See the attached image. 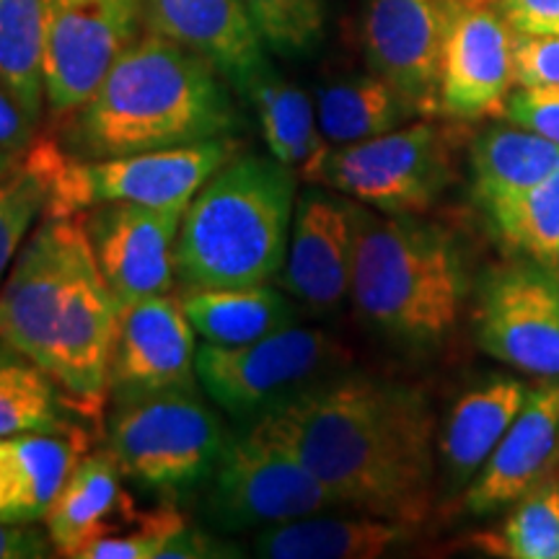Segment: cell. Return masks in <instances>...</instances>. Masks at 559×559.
I'll use <instances>...</instances> for the list:
<instances>
[{
    "instance_id": "cb8c5ba5",
    "label": "cell",
    "mask_w": 559,
    "mask_h": 559,
    "mask_svg": "<svg viewBox=\"0 0 559 559\" xmlns=\"http://www.w3.org/2000/svg\"><path fill=\"white\" fill-rule=\"evenodd\" d=\"M181 309L210 345L239 347L300 324L304 309L272 283L181 290Z\"/></svg>"
},
{
    "instance_id": "ba28073f",
    "label": "cell",
    "mask_w": 559,
    "mask_h": 559,
    "mask_svg": "<svg viewBox=\"0 0 559 559\" xmlns=\"http://www.w3.org/2000/svg\"><path fill=\"white\" fill-rule=\"evenodd\" d=\"M337 510V502L288 443L260 419L230 432L205 485L202 515L215 531H264Z\"/></svg>"
},
{
    "instance_id": "9c48e42d",
    "label": "cell",
    "mask_w": 559,
    "mask_h": 559,
    "mask_svg": "<svg viewBox=\"0 0 559 559\" xmlns=\"http://www.w3.org/2000/svg\"><path fill=\"white\" fill-rule=\"evenodd\" d=\"M353 353L319 326L293 324L239 347L202 342L198 347L200 386L223 412L251 419L283 407L300 391L349 370Z\"/></svg>"
},
{
    "instance_id": "ab89813d",
    "label": "cell",
    "mask_w": 559,
    "mask_h": 559,
    "mask_svg": "<svg viewBox=\"0 0 559 559\" xmlns=\"http://www.w3.org/2000/svg\"><path fill=\"white\" fill-rule=\"evenodd\" d=\"M37 128L21 104L9 94V88L0 83V148L24 153L37 138Z\"/></svg>"
},
{
    "instance_id": "7402d4cb",
    "label": "cell",
    "mask_w": 559,
    "mask_h": 559,
    "mask_svg": "<svg viewBox=\"0 0 559 559\" xmlns=\"http://www.w3.org/2000/svg\"><path fill=\"white\" fill-rule=\"evenodd\" d=\"M526 394L528 389L513 376H492L459 396L438 432V461L445 489L456 492L469 487L519 417Z\"/></svg>"
},
{
    "instance_id": "ffe728a7",
    "label": "cell",
    "mask_w": 559,
    "mask_h": 559,
    "mask_svg": "<svg viewBox=\"0 0 559 559\" xmlns=\"http://www.w3.org/2000/svg\"><path fill=\"white\" fill-rule=\"evenodd\" d=\"M124 474L109 449L83 453L45 515V531L58 557L81 559L91 544L122 534L138 515Z\"/></svg>"
},
{
    "instance_id": "4fadbf2b",
    "label": "cell",
    "mask_w": 559,
    "mask_h": 559,
    "mask_svg": "<svg viewBox=\"0 0 559 559\" xmlns=\"http://www.w3.org/2000/svg\"><path fill=\"white\" fill-rule=\"evenodd\" d=\"M515 86V29L498 0H459L443 41L438 117L479 122L502 115Z\"/></svg>"
},
{
    "instance_id": "6da1fadb",
    "label": "cell",
    "mask_w": 559,
    "mask_h": 559,
    "mask_svg": "<svg viewBox=\"0 0 559 559\" xmlns=\"http://www.w3.org/2000/svg\"><path fill=\"white\" fill-rule=\"evenodd\" d=\"M257 419L298 453L337 508L428 523L438 423L423 389L345 370Z\"/></svg>"
},
{
    "instance_id": "30bf717a",
    "label": "cell",
    "mask_w": 559,
    "mask_h": 559,
    "mask_svg": "<svg viewBox=\"0 0 559 559\" xmlns=\"http://www.w3.org/2000/svg\"><path fill=\"white\" fill-rule=\"evenodd\" d=\"M453 179V138L430 120L332 145L313 185L386 215H428Z\"/></svg>"
},
{
    "instance_id": "277c9868",
    "label": "cell",
    "mask_w": 559,
    "mask_h": 559,
    "mask_svg": "<svg viewBox=\"0 0 559 559\" xmlns=\"http://www.w3.org/2000/svg\"><path fill=\"white\" fill-rule=\"evenodd\" d=\"M472 277L459 236L423 215H386L355 202L349 300L391 345L430 353L459 326Z\"/></svg>"
},
{
    "instance_id": "f1b7e54d",
    "label": "cell",
    "mask_w": 559,
    "mask_h": 559,
    "mask_svg": "<svg viewBox=\"0 0 559 559\" xmlns=\"http://www.w3.org/2000/svg\"><path fill=\"white\" fill-rule=\"evenodd\" d=\"M0 83L39 124L47 111L41 0H0Z\"/></svg>"
},
{
    "instance_id": "e0dca14e",
    "label": "cell",
    "mask_w": 559,
    "mask_h": 559,
    "mask_svg": "<svg viewBox=\"0 0 559 559\" xmlns=\"http://www.w3.org/2000/svg\"><path fill=\"white\" fill-rule=\"evenodd\" d=\"M456 5L459 0H362L368 66L394 83L419 117H438L440 55Z\"/></svg>"
},
{
    "instance_id": "7c38bea8",
    "label": "cell",
    "mask_w": 559,
    "mask_h": 559,
    "mask_svg": "<svg viewBox=\"0 0 559 559\" xmlns=\"http://www.w3.org/2000/svg\"><path fill=\"white\" fill-rule=\"evenodd\" d=\"M41 19L47 111L62 122L140 37L145 0H41Z\"/></svg>"
},
{
    "instance_id": "4316f807",
    "label": "cell",
    "mask_w": 559,
    "mask_h": 559,
    "mask_svg": "<svg viewBox=\"0 0 559 559\" xmlns=\"http://www.w3.org/2000/svg\"><path fill=\"white\" fill-rule=\"evenodd\" d=\"M557 169L559 145L513 122L487 128L472 143L474 200L481 210L539 185Z\"/></svg>"
},
{
    "instance_id": "44dd1931",
    "label": "cell",
    "mask_w": 559,
    "mask_h": 559,
    "mask_svg": "<svg viewBox=\"0 0 559 559\" xmlns=\"http://www.w3.org/2000/svg\"><path fill=\"white\" fill-rule=\"evenodd\" d=\"M423 536L417 523L379 515H309L257 531L251 549L264 559H376L400 555Z\"/></svg>"
},
{
    "instance_id": "8fae6325",
    "label": "cell",
    "mask_w": 559,
    "mask_h": 559,
    "mask_svg": "<svg viewBox=\"0 0 559 559\" xmlns=\"http://www.w3.org/2000/svg\"><path fill=\"white\" fill-rule=\"evenodd\" d=\"M472 321L489 358L559 379V272L523 257L489 267L474 290Z\"/></svg>"
},
{
    "instance_id": "9a60e30c",
    "label": "cell",
    "mask_w": 559,
    "mask_h": 559,
    "mask_svg": "<svg viewBox=\"0 0 559 559\" xmlns=\"http://www.w3.org/2000/svg\"><path fill=\"white\" fill-rule=\"evenodd\" d=\"M185 210L107 202L81 213L91 249L120 309L174 290Z\"/></svg>"
},
{
    "instance_id": "f546056e",
    "label": "cell",
    "mask_w": 559,
    "mask_h": 559,
    "mask_svg": "<svg viewBox=\"0 0 559 559\" xmlns=\"http://www.w3.org/2000/svg\"><path fill=\"white\" fill-rule=\"evenodd\" d=\"M485 215L510 254L559 272V169L528 190L492 202Z\"/></svg>"
},
{
    "instance_id": "f35d334b",
    "label": "cell",
    "mask_w": 559,
    "mask_h": 559,
    "mask_svg": "<svg viewBox=\"0 0 559 559\" xmlns=\"http://www.w3.org/2000/svg\"><path fill=\"white\" fill-rule=\"evenodd\" d=\"M241 551L236 544L215 539L205 528L187 526L179 531L164 549L160 559H218V557H239Z\"/></svg>"
},
{
    "instance_id": "2e32d148",
    "label": "cell",
    "mask_w": 559,
    "mask_h": 559,
    "mask_svg": "<svg viewBox=\"0 0 559 559\" xmlns=\"http://www.w3.org/2000/svg\"><path fill=\"white\" fill-rule=\"evenodd\" d=\"M355 264V200L324 185L298 192L290 241L277 283L311 317L349 300Z\"/></svg>"
},
{
    "instance_id": "e575fe53",
    "label": "cell",
    "mask_w": 559,
    "mask_h": 559,
    "mask_svg": "<svg viewBox=\"0 0 559 559\" xmlns=\"http://www.w3.org/2000/svg\"><path fill=\"white\" fill-rule=\"evenodd\" d=\"M515 86L559 88V37L515 34Z\"/></svg>"
},
{
    "instance_id": "52a82bcc",
    "label": "cell",
    "mask_w": 559,
    "mask_h": 559,
    "mask_svg": "<svg viewBox=\"0 0 559 559\" xmlns=\"http://www.w3.org/2000/svg\"><path fill=\"white\" fill-rule=\"evenodd\" d=\"M228 436L200 391H169L117 404L107 423V449L124 479L164 500L205 487Z\"/></svg>"
},
{
    "instance_id": "d6a6232c",
    "label": "cell",
    "mask_w": 559,
    "mask_h": 559,
    "mask_svg": "<svg viewBox=\"0 0 559 559\" xmlns=\"http://www.w3.org/2000/svg\"><path fill=\"white\" fill-rule=\"evenodd\" d=\"M47 198H50V187H47L45 169L26 148L19 169L0 177V285L24 241L29 239L34 223L45 215Z\"/></svg>"
},
{
    "instance_id": "4dcf8cb0",
    "label": "cell",
    "mask_w": 559,
    "mask_h": 559,
    "mask_svg": "<svg viewBox=\"0 0 559 559\" xmlns=\"http://www.w3.org/2000/svg\"><path fill=\"white\" fill-rule=\"evenodd\" d=\"M469 544L487 557L559 559V477L515 500L498 528L479 531Z\"/></svg>"
},
{
    "instance_id": "60d3db41",
    "label": "cell",
    "mask_w": 559,
    "mask_h": 559,
    "mask_svg": "<svg viewBox=\"0 0 559 559\" xmlns=\"http://www.w3.org/2000/svg\"><path fill=\"white\" fill-rule=\"evenodd\" d=\"M21 160H24V153L0 148V177H5V174H11L13 169H19Z\"/></svg>"
},
{
    "instance_id": "7a4b0ae2",
    "label": "cell",
    "mask_w": 559,
    "mask_h": 559,
    "mask_svg": "<svg viewBox=\"0 0 559 559\" xmlns=\"http://www.w3.org/2000/svg\"><path fill=\"white\" fill-rule=\"evenodd\" d=\"M120 304L111 296L83 215H41L0 285V342L52 376L99 417Z\"/></svg>"
},
{
    "instance_id": "3957f363",
    "label": "cell",
    "mask_w": 559,
    "mask_h": 559,
    "mask_svg": "<svg viewBox=\"0 0 559 559\" xmlns=\"http://www.w3.org/2000/svg\"><path fill=\"white\" fill-rule=\"evenodd\" d=\"M243 128L230 83L218 70L177 41L145 32L55 138L70 158L102 160L239 138Z\"/></svg>"
},
{
    "instance_id": "5b68a950",
    "label": "cell",
    "mask_w": 559,
    "mask_h": 559,
    "mask_svg": "<svg viewBox=\"0 0 559 559\" xmlns=\"http://www.w3.org/2000/svg\"><path fill=\"white\" fill-rule=\"evenodd\" d=\"M298 174L262 153H236L185 210L181 290L275 283L290 241Z\"/></svg>"
},
{
    "instance_id": "d4e9b609",
    "label": "cell",
    "mask_w": 559,
    "mask_h": 559,
    "mask_svg": "<svg viewBox=\"0 0 559 559\" xmlns=\"http://www.w3.org/2000/svg\"><path fill=\"white\" fill-rule=\"evenodd\" d=\"M243 96L260 120L270 156L296 171L306 185H313L321 160L332 148L319 128L313 96L296 83L280 79L272 66L249 83Z\"/></svg>"
},
{
    "instance_id": "ac0fdd59",
    "label": "cell",
    "mask_w": 559,
    "mask_h": 559,
    "mask_svg": "<svg viewBox=\"0 0 559 559\" xmlns=\"http://www.w3.org/2000/svg\"><path fill=\"white\" fill-rule=\"evenodd\" d=\"M559 477V383L528 389L526 402L461 498L474 519L500 513Z\"/></svg>"
},
{
    "instance_id": "836d02e7",
    "label": "cell",
    "mask_w": 559,
    "mask_h": 559,
    "mask_svg": "<svg viewBox=\"0 0 559 559\" xmlns=\"http://www.w3.org/2000/svg\"><path fill=\"white\" fill-rule=\"evenodd\" d=\"M187 526L190 521L177 502L166 500L164 506L138 510V515L122 534L94 542L81 559H160L169 542Z\"/></svg>"
},
{
    "instance_id": "83f0119b",
    "label": "cell",
    "mask_w": 559,
    "mask_h": 559,
    "mask_svg": "<svg viewBox=\"0 0 559 559\" xmlns=\"http://www.w3.org/2000/svg\"><path fill=\"white\" fill-rule=\"evenodd\" d=\"M88 417L52 376L16 349L0 353V438L19 432H83Z\"/></svg>"
},
{
    "instance_id": "603a6c76",
    "label": "cell",
    "mask_w": 559,
    "mask_h": 559,
    "mask_svg": "<svg viewBox=\"0 0 559 559\" xmlns=\"http://www.w3.org/2000/svg\"><path fill=\"white\" fill-rule=\"evenodd\" d=\"M86 432H19L0 438V521L39 523L86 453Z\"/></svg>"
},
{
    "instance_id": "8d00e7d4",
    "label": "cell",
    "mask_w": 559,
    "mask_h": 559,
    "mask_svg": "<svg viewBox=\"0 0 559 559\" xmlns=\"http://www.w3.org/2000/svg\"><path fill=\"white\" fill-rule=\"evenodd\" d=\"M515 34L559 37V0H498Z\"/></svg>"
},
{
    "instance_id": "484cf974",
    "label": "cell",
    "mask_w": 559,
    "mask_h": 559,
    "mask_svg": "<svg viewBox=\"0 0 559 559\" xmlns=\"http://www.w3.org/2000/svg\"><path fill=\"white\" fill-rule=\"evenodd\" d=\"M313 104L319 128L330 145H349L386 135L419 117L407 96L373 70L321 83L313 91Z\"/></svg>"
},
{
    "instance_id": "5bb4252c",
    "label": "cell",
    "mask_w": 559,
    "mask_h": 559,
    "mask_svg": "<svg viewBox=\"0 0 559 559\" xmlns=\"http://www.w3.org/2000/svg\"><path fill=\"white\" fill-rule=\"evenodd\" d=\"M194 337L181 298L171 293L122 306L109 360L111 407L169 391H200Z\"/></svg>"
},
{
    "instance_id": "8992f818",
    "label": "cell",
    "mask_w": 559,
    "mask_h": 559,
    "mask_svg": "<svg viewBox=\"0 0 559 559\" xmlns=\"http://www.w3.org/2000/svg\"><path fill=\"white\" fill-rule=\"evenodd\" d=\"M29 151L45 169L50 187L45 215L70 218L107 202L187 207L202 185L241 153V140L213 138L132 156L75 160L62 151L55 135H37Z\"/></svg>"
},
{
    "instance_id": "d590c367",
    "label": "cell",
    "mask_w": 559,
    "mask_h": 559,
    "mask_svg": "<svg viewBox=\"0 0 559 559\" xmlns=\"http://www.w3.org/2000/svg\"><path fill=\"white\" fill-rule=\"evenodd\" d=\"M502 117L559 145V88L510 91Z\"/></svg>"
},
{
    "instance_id": "1f68e13d",
    "label": "cell",
    "mask_w": 559,
    "mask_h": 559,
    "mask_svg": "<svg viewBox=\"0 0 559 559\" xmlns=\"http://www.w3.org/2000/svg\"><path fill=\"white\" fill-rule=\"evenodd\" d=\"M267 52L285 60L317 55L326 34L324 0H243Z\"/></svg>"
},
{
    "instance_id": "d6986e66",
    "label": "cell",
    "mask_w": 559,
    "mask_h": 559,
    "mask_svg": "<svg viewBox=\"0 0 559 559\" xmlns=\"http://www.w3.org/2000/svg\"><path fill=\"white\" fill-rule=\"evenodd\" d=\"M145 32L198 52L239 94L270 66L243 0H145Z\"/></svg>"
},
{
    "instance_id": "74e56055",
    "label": "cell",
    "mask_w": 559,
    "mask_h": 559,
    "mask_svg": "<svg viewBox=\"0 0 559 559\" xmlns=\"http://www.w3.org/2000/svg\"><path fill=\"white\" fill-rule=\"evenodd\" d=\"M58 557L50 534L34 528V523H3L0 521V559H45Z\"/></svg>"
}]
</instances>
